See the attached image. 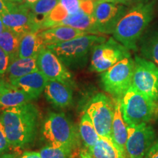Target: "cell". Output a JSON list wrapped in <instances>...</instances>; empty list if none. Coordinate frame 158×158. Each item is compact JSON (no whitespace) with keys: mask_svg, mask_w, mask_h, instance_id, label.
<instances>
[{"mask_svg":"<svg viewBox=\"0 0 158 158\" xmlns=\"http://www.w3.org/2000/svg\"><path fill=\"white\" fill-rule=\"evenodd\" d=\"M79 157L80 158H94L93 156L91 155V153L88 151V149H83L79 152Z\"/></svg>","mask_w":158,"mask_h":158,"instance_id":"obj_34","label":"cell"},{"mask_svg":"<svg viewBox=\"0 0 158 158\" xmlns=\"http://www.w3.org/2000/svg\"><path fill=\"white\" fill-rule=\"evenodd\" d=\"M37 1V0H23V3L26 4V5L29 7V6L32 5L33 4H35Z\"/></svg>","mask_w":158,"mask_h":158,"instance_id":"obj_38","label":"cell"},{"mask_svg":"<svg viewBox=\"0 0 158 158\" xmlns=\"http://www.w3.org/2000/svg\"><path fill=\"white\" fill-rule=\"evenodd\" d=\"M140 40L141 56L158 66V29L143 34Z\"/></svg>","mask_w":158,"mask_h":158,"instance_id":"obj_22","label":"cell"},{"mask_svg":"<svg viewBox=\"0 0 158 158\" xmlns=\"http://www.w3.org/2000/svg\"><path fill=\"white\" fill-rule=\"evenodd\" d=\"M132 86L149 98L158 101V66L142 57L135 56Z\"/></svg>","mask_w":158,"mask_h":158,"instance_id":"obj_9","label":"cell"},{"mask_svg":"<svg viewBox=\"0 0 158 158\" xmlns=\"http://www.w3.org/2000/svg\"><path fill=\"white\" fill-rule=\"evenodd\" d=\"M48 81V78L40 71L37 70L9 82L13 86L28 94L33 100H35L43 93Z\"/></svg>","mask_w":158,"mask_h":158,"instance_id":"obj_15","label":"cell"},{"mask_svg":"<svg viewBox=\"0 0 158 158\" xmlns=\"http://www.w3.org/2000/svg\"><path fill=\"white\" fill-rule=\"evenodd\" d=\"M39 153L42 158H73L75 155L72 150L51 145L43 147Z\"/></svg>","mask_w":158,"mask_h":158,"instance_id":"obj_26","label":"cell"},{"mask_svg":"<svg viewBox=\"0 0 158 158\" xmlns=\"http://www.w3.org/2000/svg\"></svg>","mask_w":158,"mask_h":158,"instance_id":"obj_41","label":"cell"},{"mask_svg":"<svg viewBox=\"0 0 158 158\" xmlns=\"http://www.w3.org/2000/svg\"><path fill=\"white\" fill-rule=\"evenodd\" d=\"M128 10L127 5L96 1L93 15L98 34H113L116 25Z\"/></svg>","mask_w":158,"mask_h":158,"instance_id":"obj_11","label":"cell"},{"mask_svg":"<svg viewBox=\"0 0 158 158\" xmlns=\"http://www.w3.org/2000/svg\"><path fill=\"white\" fill-rule=\"evenodd\" d=\"M0 158H21V156L15 153H5L0 155Z\"/></svg>","mask_w":158,"mask_h":158,"instance_id":"obj_36","label":"cell"},{"mask_svg":"<svg viewBox=\"0 0 158 158\" xmlns=\"http://www.w3.org/2000/svg\"><path fill=\"white\" fill-rule=\"evenodd\" d=\"M45 98L55 108H66L73 102L72 87L57 81L48 80L44 89Z\"/></svg>","mask_w":158,"mask_h":158,"instance_id":"obj_14","label":"cell"},{"mask_svg":"<svg viewBox=\"0 0 158 158\" xmlns=\"http://www.w3.org/2000/svg\"><path fill=\"white\" fill-rule=\"evenodd\" d=\"M106 41V37L88 34L62 43L45 45L70 70L84 68L94 45Z\"/></svg>","mask_w":158,"mask_h":158,"instance_id":"obj_4","label":"cell"},{"mask_svg":"<svg viewBox=\"0 0 158 158\" xmlns=\"http://www.w3.org/2000/svg\"><path fill=\"white\" fill-rule=\"evenodd\" d=\"M88 151L94 158H127V153L113 141L112 138L100 137Z\"/></svg>","mask_w":158,"mask_h":158,"instance_id":"obj_18","label":"cell"},{"mask_svg":"<svg viewBox=\"0 0 158 158\" xmlns=\"http://www.w3.org/2000/svg\"><path fill=\"white\" fill-rule=\"evenodd\" d=\"M114 115L112 123L111 138L113 141L126 152L127 140V125L124 122L122 111L121 98H114Z\"/></svg>","mask_w":158,"mask_h":158,"instance_id":"obj_17","label":"cell"},{"mask_svg":"<svg viewBox=\"0 0 158 158\" xmlns=\"http://www.w3.org/2000/svg\"><path fill=\"white\" fill-rule=\"evenodd\" d=\"M10 63V59L9 56L0 47V76L5 75Z\"/></svg>","mask_w":158,"mask_h":158,"instance_id":"obj_29","label":"cell"},{"mask_svg":"<svg viewBox=\"0 0 158 158\" xmlns=\"http://www.w3.org/2000/svg\"><path fill=\"white\" fill-rule=\"evenodd\" d=\"M41 133L47 145L66 148L75 153L80 147L79 129L64 113L50 112L43 122Z\"/></svg>","mask_w":158,"mask_h":158,"instance_id":"obj_3","label":"cell"},{"mask_svg":"<svg viewBox=\"0 0 158 158\" xmlns=\"http://www.w3.org/2000/svg\"><path fill=\"white\" fill-rule=\"evenodd\" d=\"M39 70L48 80L57 81L74 87L73 77L68 68L52 51L45 46L37 58Z\"/></svg>","mask_w":158,"mask_h":158,"instance_id":"obj_12","label":"cell"},{"mask_svg":"<svg viewBox=\"0 0 158 158\" xmlns=\"http://www.w3.org/2000/svg\"><path fill=\"white\" fill-rule=\"evenodd\" d=\"M59 0H37L29 6L35 22L41 30V26L47 19L51 12L57 5Z\"/></svg>","mask_w":158,"mask_h":158,"instance_id":"obj_25","label":"cell"},{"mask_svg":"<svg viewBox=\"0 0 158 158\" xmlns=\"http://www.w3.org/2000/svg\"><path fill=\"white\" fill-rule=\"evenodd\" d=\"M121 105L127 125L149 124L158 118V101L138 92L133 86L121 98Z\"/></svg>","mask_w":158,"mask_h":158,"instance_id":"obj_5","label":"cell"},{"mask_svg":"<svg viewBox=\"0 0 158 158\" xmlns=\"http://www.w3.org/2000/svg\"><path fill=\"white\" fill-rule=\"evenodd\" d=\"M144 158H158V140L153 143Z\"/></svg>","mask_w":158,"mask_h":158,"instance_id":"obj_31","label":"cell"},{"mask_svg":"<svg viewBox=\"0 0 158 158\" xmlns=\"http://www.w3.org/2000/svg\"><path fill=\"white\" fill-rule=\"evenodd\" d=\"M94 1L106 2H111V3H115V4H121V5H127V6L130 5L127 0H94Z\"/></svg>","mask_w":158,"mask_h":158,"instance_id":"obj_33","label":"cell"},{"mask_svg":"<svg viewBox=\"0 0 158 158\" xmlns=\"http://www.w3.org/2000/svg\"><path fill=\"white\" fill-rule=\"evenodd\" d=\"M135 60L126 57L101 75V83L104 90L114 98H122L133 83Z\"/></svg>","mask_w":158,"mask_h":158,"instance_id":"obj_6","label":"cell"},{"mask_svg":"<svg viewBox=\"0 0 158 158\" xmlns=\"http://www.w3.org/2000/svg\"><path fill=\"white\" fill-rule=\"evenodd\" d=\"M0 114L10 147L24 149L34 143L40 118L35 105L29 102L5 108Z\"/></svg>","mask_w":158,"mask_h":158,"instance_id":"obj_1","label":"cell"},{"mask_svg":"<svg viewBox=\"0 0 158 158\" xmlns=\"http://www.w3.org/2000/svg\"><path fill=\"white\" fill-rule=\"evenodd\" d=\"M33 99L23 90L13 86L8 82L0 94V108H8L27 103Z\"/></svg>","mask_w":158,"mask_h":158,"instance_id":"obj_20","label":"cell"},{"mask_svg":"<svg viewBox=\"0 0 158 158\" xmlns=\"http://www.w3.org/2000/svg\"><path fill=\"white\" fill-rule=\"evenodd\" d=\"M21 37L5 28L0 35V47L5 51L10 59V62L19 58V45Z\"/></svg>","mask_w":158,"mask_h":158,"instance_id":"obj_24","label":"cell"},{"mask_svg":"<svg viewBox=\"0 0 158 158\" xmlns=\"http://www.w3.org/2000/svg\"><path fill=\"white\" fill-rule=\"evenodd\" d=\"M129 2L130 4L131 3H135V2H141L142 0H127Z\"/></svg>","mask_w":158,"mask_h":158,"instance_id":"obj_39","label":"cell"},{"mask_svg":"<svg viewBox=\"0 0 158 158\" xmlns=\"http://www.w3.org/2000/svg\"><path fill=\"white\" fill-rule=\"evenodd\" d=\"M21 158H42L39 152H37L27 151L24 152L21 156Z\"/></svg>","mask_w":158,"mask_h":158,"instance_id":"obj_32","label":"cell"},{"mask_svg":"<svg viewBox=\"0 0 158 158\" xmlns=\"http://www.w3.org/2000/svg\"><path fill=\"white\" fill-rule=\"evenodd\" d=\"M155 2H141L128 10L116 25L114 38L129 50H138V42L153 19Z\"/></svg>","mask_w":158,"mask_h":158,"instance_id":"obj_2","label":"cell"},{"mask_svg":"<svg viewBox=\"0 0 158 158\" xmlns=\"http://www.w3.org/2000/svg\"><path fill=\"white\" fill-rule=\"evenodd\" d=\"M10 147V145L7 138L5 127L2 121L1 114H0V155L7 153L9 151Z\"/></svg>","mask_w":158,"mask_h":158,"instance_id":"obj_28","label":"cell"},{"mask_svg":"<svg viewBox=\"0 0 158 158\" xmlns=\"http://www.w3.org/2000/svg\"><path fill=\"white\" fill-rule=\"evenodd\" d=\"M39 70L36 57L30 58H17L10 63L6 75L8 81L14 80L26 75Z\"/></svg>","mask_w":158,"mask_h":158,"instance_id":"obj_21","label":"cell"},{"mask_svg":"<svg viewBox=\"0 0 158 158\" xmlns=\"http://www.w3.org/2000/svg\"><path fill=\"white\" fill-rule=\"evenodd\" d=\"M39 35L44 45H48L67 42L76 37L88 35V33L70 26H57L40 30Z\"/></svg>","mask_w":158,"mask_h":158,"instance_id":"obj_16","label":"cell"},{"mask_svg":"<svg viewBox=\"0 0 158 158\" xmlns=\"http://www.w3.org/2000/svg\"><path fill=\"white\" fill-rule=\"evenodd\" d=\"M9 81H7L5 78H3V76H0V94L2 93V92L5 89L7 84Z\"/></svg>","mask_w":158,"mask_h":158,"instance_id":"obj_35","label":"cell"},{"mask_svg":"<svg viewBox=\"0 0 158 158\" xmlns=\"http://www.w3.org/2000/svg\"><path fill=\"white\" fill-rule=\"evenodd\" d=\"M7 1L13 2H18V3H22L23 0H7Z\"/></svg>","mask_w":158,"mask_h":158,"instance_id":"obj_40","label":"cell"},{"mask_svg":"<svg viewBox=\"0 0 158 158\" xmlns=\"http://www.w3.org/2000/svg\"><path fill=\"white\" fill-rule=\"evenodd\" d=\"M18 5V2L7 1V0H0V15L8 13Z\"/></svg>","mask_w":158,"mask_h":158,"instance_id":"obj_30","label":"cell"},{"mask_svg":"<svg viewBox=\"0 0 158 158\" xmlns=\"http://www.w3.org/2000/svg\"><path fill=\"white\" fill-rule=\"evenodd\" d=\"M100 137L111 138L112 123L114 115V100L104 93L99 92L91 98L86 106Z\"/></svg>","mask_w":158,"mask_h":158,"instance_id":"obj_7","label":"cell"},{"mask_svg":"<svg viewBox=\"0 0 158 158\" xmlns=\"http://www.w3.org/2000/svg\"><path fill=\"white\" fill-rule=\"evenodd\" d=\"M5 29V26L4 24L2 19V15H0V35L3 32V31Z\"/></svg>","mask_w":158,"mask_h":158,"instance_id":"obj_37","label":"cell"},{"mask_svg":"<svg viewBox=\"0 0 158 158\" xmlns=\"http://www.w3.org/2000/svg\"><path fill=\"white\" fill-rule=\"evenodd\" d=\"M82 0H59V3L64 7L69 15H73L81 10Z\"/></svg>","mask_w":158,"mask_h":158,"instance_id":"obj_27","label":"cell"},{"mask_svg":"<svg viewBox=\"0 0 158 158\" xmlns=\"http://www.w3.org/2000/svg\"><path fill=\"white\" fill-rule=\"evenodd\" d=\"M1 15L5 28L20 37L31 31H40L33 19L29 7L23 2L18 3L15 8Z\"/></svg>","mask_w":158,"mask_h":158,"instance_id":"obj_13","label":"cell"},{"mask_svg":"<svg viewBox=\"0 0 158 158\" xmlns=\"http://www.w3.org/2000/svg\"><path fill=\"white\" fill-rule=\"evenodd\" d=\"M79 133L81 138L86 149L93 147L100 138L98 132L96 131L90 116L86 111L84 112L81 118Z\"/></svg>","mask_w":158,"mask_h":158,"instance_id":"obj_23","label":"cell"},{"mask_svg":"<svg viewBox=\"0 0 158 158\" xmlns=\"http://www.w3.org/2000/svg\"><path fill=\"white\" fill-rule=\"evenodd\" d=\"M126 153L127 158H144L155 143L156 133L149 124L127 125Z\"/></svg>","mask_w":158,"mask_h":158,"instance_id":"obj_10","label":"cell"},{"mask_svg":"<svg viewBox=\"0 0 158 158\" xmlns=\"http://www.w3.org/2000/svg\"><path fill=\"white\" fill-rule=\"evenodd\" d=\"M130 56L129 49L114 37H110L93 47L89 69L97 73L105 72L120 60Z\"/></svg>","mask_w":158,"mask_h":158,"instance_id":"obj_8","label":"cell"},{"mask_svg":"<svg viewBox=\"0 0 158 158\" xmlns=\"http://www.w3.org/2000/svg\"><path fill=\"white\" fill-rule=\"evenodd\" d=\"M40 31H31L21 37L19 45V58H37L40 52L45 45L40 37Z\"/></svg>","mask_w":158,"mask_h":158,"instance_id":"obj_19","label":"cell"}]
</instances>
